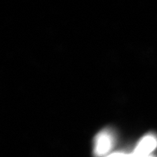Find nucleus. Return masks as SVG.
<instances>
[{"label": "nucleus", "instance_id": "nucleus-1", "mask_svg": "<svg viewBox=\"0 0 157 157\" xmlns=\"http://www.w3.org/2000/svg\"><path fill=\"white\" fill-rule=\"evenodd\" d=\"M114 144L112 135L107 131H103L97 135L95 141L94 153L96 156H103L108 154Z\"/></svg>", "mask_w": 157, "mask_h": 157}, {"label": "nucleus", "instance_id": "nucleus-2", "mask_svg": "<svg viewBox=\"0 0 157 157\" xmlns=\"http://www.w3.org/2000/svg\"><path fill=\"white\" fill-rule=\"evenodd\" d=\"M157 147V138L155 136H146L139 142L132 155L136 156H146L151 155Z\"/></svg>", "mask_w": 157, "mask_h": 157}, {"label": "nucleus", "instance_id": "nucleus-3", "mask_svg": "<svg viewBox=\"0 0 157 157\" xmlns=\"http://www.w3.org/2000/svg\"><path fill=\"white\" fill-rule=\"evenodd\" d=\"M106 157H130V155L125 154V153H122V152H117V153L111 154V155H108V156H106Z\"/></svg>", "mask_w": 157, "mask_h": 157}, {"label": "nucleus", "instance_id": "nucleus-4", "mask_svg": "<svg viewBox=\"0 0 157 157\" xmlns=\"http://www.w3.org/2000/svg\"><path fill=\"white\" fill-rule=\"evenodd\" d=\"M130 157H155L153 156V155H146V156H136V155H132V154H130Z\"/></svg>", "mask_w": 157, "mask_h": 157}]
</instances>
